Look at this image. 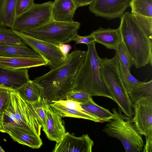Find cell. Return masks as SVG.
Listing matches in <instances>:
<instances>
[{
    "mask_svg": "<svg viewBox=\"0 0 152 152\" xmlns=\"http://www.w3.org/2000/svg\"><path fill=\"white\" fill-rule=\"evenodd\" d=\"M86 53L85 51L75 50L59 65L34 79L41 88L42 98L47 104L65 99L67 94L72 90L75 76Z\"/></svg>",
    "mask_w": 152,
    "mask_h": 152,
    "instance_id": "cell-1",
    "label": "cell"
},
{
    "mask_svg": "<svg viewBox=\"0 0 152 152\" xmlns=\"http://www.w3.org/2000/svg\"><path fill=\"white\" fill-rule=\"evenodd\" d=\"M119 27L122 41L137 69L152 64V30L145 29L137 22L133 15L124 13Z\"/></svg>",
    "mask_w": 152,
    "mask_h": 152,
    "instance_id": "cell-2",
    "label": "cell"
},
{
    "mask_svg": "<svg viewBox=\"0 0 152 152\" xmlns=\"http://www.w3.org/2000/svg\"><path fill=\"white\" fill-rule=\"evenodd\" d=\"M96 42H94L87 45L85 58L76 74L72 90L84 92L91 97L102 96L113 100L101 75L100 57L96 50Z\"/></svg>",
    "mask_w": 152,
    "mask_h": 152,
    "instance_id": "cell-3",
    "label": "cell"
},
{
    "mask_svg": "<svg viewBox=\"0 0 152 152\" xmlns=\"http://www.w3.org/2000/svg\"><path fill=\"white\" fill-rule=\"evenodd\" d=\"M3 125L4 130L14 129L40 137L42 125L33 105L16 90L11 91L10 103L3 113Z\"/></svg>",
    "mask_w": 152,
    "mask_h": 152,
    "instance_id": "cell-4",
    "label": "cell"
},
{
    "mask_svg": "<svg viewBox=\"0 0 152 152\" xmlns=\"http://www.w3.org/2000/svg\"><path fill=\"white\" fill-rule=\"evenodd\" d=\"M99 68L102 78L113 100L124 114L132 117L134 115L133 104L121 80L116 56L110 59L100 58Z\"/></svg>",
    "mask_w": 152,
    "mask_h": 152,
    "instance_id": "cell-5",
    "label": "cell"
},
{
    "mask_svg": "<svg viewBox=\"0 0 152 152\" xmlns=\"http://www.w3.org/2000/svg\"><path fill=\"white\" fill-rule=\"evenodd\" d=\"M113 118L110 119L102 131L109 137L120 141L126 152H140L144 146L141 135L131 122L132 117L123 114L119 109H112Z\"/></svg>",
    "mask_w": 152,
    "mask_h": 152,
    "instance_id": "cell-6",
    "label": "cell"
},
{
    "mask_svg": "<svg viewBox=\"0 0 152 152\" xmlns=\"http://www.w3.org/2000/svg\"><path fill=\"white\" fill-rule=\"evenodd\" d=\"M80 24L77 22H65L52 20L39 26L21 32L39 39L58 45L72 41Z\"/></svg>",
    "mask_w": 152,
    "mask_h": 152,
    "instance_id": "cell-7",
    "label": "cell"
},
{
    "mask_svg": "<svg viewBox=\"0 0 152 152\" xmlns=\"http://www.w3.org/2000/svg\"><path fill=\"white\" fill-rule=\"evenodd\" d=\"M53 2L35 4L29 10L17 16L11 29L22 31L42 25L53 20L52 16Z\"/></svg>",
    "mask_w": 152,
    "mask_h": 152,
    "instance_id": "cell-8",
    "label": "cell"
},
{
    "mask_svg": "<svg viewBox=\"0 0 152 152\" xmlns=\"http://www.w3.org/2000/svg\"><path fill=\"white\" fill-rule=\"evenodd\" d=\"M12 31L23 42L47 61V66L51 69L59 65L67 59V56L61 52L57 45L32 37L21 31Z\"/></svg>",
    "mask_w": 152,
    "mask_h": 152,
    "instance_id": "cell-9",
    "label": "cell"
},
{
    "mask_svg": "<svg viewBox=\"0 0 152 152\" xmlns=\"http://www.w3.org/2000/svg\"><path fill=\"white\" fill-rule=\"evenodd\" d=\"M133 104L131 121L134 128L140 135L152 137V96L142 97Z\"/></svg>",
    "mask_w": 152,
    "mask_h": 152,
    "instance_id": "cell-10",
    "label": "cell"
},
{
    "mask_svg": "<svg viewBox=\"0 0 152 152\" xmlns=\"http://www.w3.org/2000/svg\"><path fill=\"white\" fill-rule=\"evenodd\" d=\"M130 0H96L89 5V10L96 16L108 19L121 18L129 6Z\"/></svg>",
    "mask_w": 152,
    "mask_h": 152,
    "instance_id": "cell-11",
    "label": "cell"
},
{
    "mask_svg": "<svg viewBox=\"0 0 152 152\" xmlns=\"http://www.w3.org/2000/svg\"><path fill=\"white\" fill-rule=\"evenodd\" d=\"M56 142L53 152H91L94 145L88 134L77 137L68 132Z\"/></svg>",
    "mask_w": 152,
    "mask_h": 152,
    "instance_id": "cell-12",
    "label": "cell"
},
{
    "mask_svg": "<svg viewBox=\"0 0 152 152\" xmlns=\"http://www.w3.org/2000/svg\"><path fill=\"white\" fill-rule=\"evenodd\" d=\"M45 110L46 115L45 124L42 128L49 140L58 142L66 132L62 117L47 103Z\"/></svg>",
    "mask_w": 152,
    "mask_h": 152,
    "instance_id": "cell-13",
    "label": "cell"
},
{
    "mask_svg": "<svg viewBox=\"0 0 152 152\" xmlns=\"http://www.w3.org/2000/svg\"><path fill=\"white\" fill-rule=\"evenodd\" d=\"M29 69H11L0 66V87L18 89L30 80Z\"/></svg>",
    "mask_w": 152,
    "mask_h": 152,
    "instance_id": "cell-14",
    "label": "cell"
},
{
    "mask_svg": "<svg viewBox=\"0 0 152 152\" xmlns=\"http://www.w3.org/2000/svg\"><path fill=\"white\" fill-rule=\"evenodd\" d=\"M78 7L74 0H54L52 8V19L62 22H73L74 16Z\"/></svg>",
    "mask_w": 152,
    "mask_h": 152,
    "instance_id": "cell-15",
    "label": "cell"
},
{
    "mask_svg": "<svg viewBox=\"0 0 152 152\" xmlns=\"http://www.w3.org/2000/svg\"><path fill=\"white\" fill-rule=\"evenodd\" d=\"M91 34L94 37L95 42L104 45L108 49L115 50L123 41L119 28L117 29L99 28Z\"/></svg>",
    "mask_w": 152,
    "mask_h": 152,
    "instance_id": "cell-16",
    "label": "cell"
},
{
    "mask_svg": "<svg viewBox=\"0 0 152 152\" xmlns=\"http://www.w3.org/2000/svg\"><path fill=\"white\" fill-rule=\"evenodd\" d=\"M48 62L42 58L6 57L0 56V66L11 69L28 68L46 65Z\"/></svg>",
    "mask_w": 152,
    "mask_h": 152,
    "instance_id": "cell-17",
    "label": "cell"
},
{
    "mask_svg": "<svg viewBox=\"0 0 152 152\" xmlns=\"http://www.w3.org/2000/svg\"><path fill=\"white\" fill-rule=\"evenodd\" d=\"M0 56L6 57L42 58L26 45L21 46L0 43Z\"/></svg>",
    "mask_w": 152,
    "mask_h": 152,
    "instance_id": "cell-18",
    "label": "cell"
},
{
    "mask_svg": "<svg viewBox=\"0 0 152 152\" xmlns=\"http://www.w3.org/2000/svg\"><path fill=\"white\" fill-rule=\"evenodd\" d=\"M4 131L5 133L8 134L14 141L32 148H39L42 145L40 137L14 129H6Z\"/></svg>",
    "mask_w": 152,
    "mask_h": 152,
    "instance_id": "cell-19",
    "label": "cell"
},
{
    "mask_svg": "<svg viewBox=\"0 0 152 152\" xmlns=\"http://www.w3.org/2000/svg\"><path fill=\"white\" fill-rule=\"evenodd\" d=\"M16 0H0V26L11 28L16 17Z\"/></svg>",
    "mask_w": 152,
    "mask_h": 152,
    "instance_id": "cell-20",
    "label": "cell"
},
{
    "mask_svg": "<svg viewBox=\"0 0 152 152\" xmlns=\"http://www.w3.org/2000/svg\"><path fill=\"white\" fill-rule=\"evenodd\" d=\"M16 91L25 101L31 104L37 102L42 98V89L34 80H30Z\"/></svg>",
    "mask_w": 152,
    "mask_h": 152,
    "instance_id": "cell-21",
    "label": "cell"
},
{
    "mask_svg": "<svg viewBox=\"0 0 152 152\" xmlns=\"http://www.w3.org/2000/svg\"><path fill=\"white\" fill-rule=\"evenodd\" d=\"M80 105L86 113L95 117L100 122H107L113 116V113L109 110L96 104L92 97L86 103H81Z\"/></svg>",
    "mask_w": 152,
    "mask_h": 152,
    "instance_id": "cell-22",
    "label": "cell"
},
{
    "mask_svg": "<svg viewBox=\"0 0 152 152\" xmlns=\"http://www.w3.org/2000/svg\"><path fill=\"white\" fill-rule=\"evenodd\" d=\"M49 104L62 117H70L81 118L91 120L95 122H100L99 120L97 118L84 111L69 108L56 102H53Z\"/></svg>",
    "mask_w": 152,
    "mask_h": 152,
    "instance_id": "cell-23",
    "label": "cell"
},
{
    "mask_svg": "<svg viewBox=\"0 0 152 152\" xmlns=\"http://www.w3.org/2000/svg\"><path fill=\"white\" fill-rule=\"evenodd\" d=\"M127 93L133 104L137 99L142 97L152 96V80L147 82H142L133 87Z\"/></svg>",
    "mask_w": 152,
    "mask_h": 152,
    "instance_id": "cell-24",
    "label": "cell"
},
{
    "mask_svg": "<svg viewBox=\"0 0 152 152\" xmlns=\"http://www.w3.org/2000/svg\"><path fill=\"white\" fill-rule=\"evenodd\" d=\"M131 13L152 17V0H131Z\"/></svg>",
    "mask_w": 152,
    "mask_h": 152,
    "instance_id": "cell-25",
    "label": "cell"
},
{
    "mask_svg": "<svg viewBox=\"0 0 152 152\" xmlns=\"http://www.w3.org/2000/svg\"><path fill=\"white\" fill-rule=\"evenodd\" d=\"M0 43L21 46L26 45L11 28L5 27H0Z\"/></svg>",
    "mask_w": 152,
    "mask_h": 152,
    "instance_id": "cell-26",
    "label": "cell"
},
{
    "mask_svg": "<svg viewBox=\"0 0 152 152\" xmlns=\"http://www.w3.org/2000/svg\"><path fill=\"white\" fill-rule=\"evenodd\" d=\"M118 65L121 80L127 92L133 87L142 82L134 77L118 59Z\"/></svg>",
    "mask_w": 152,
    "mask_h": 152,
    "instance_id": "cell-27",
    "label": "cell"
},
{
    "mask_svg": "<svg viewBox=\"0 0 152 152\" xmlns=\"http://www.w3.org/2000/svg\"><path fill=\"white\" fill-rule=\"evenodd\" d=\"M115 51V55L118 61L130 72V68L133 64L131 58L123 41L119 44Z\"/></svg>",
    "mask_w": 152,
    "mask_h": 152,
    "instance_id": "cell-28",
    "label": "cell"
},
{
    "mask_svg": "<svg viewBox=\"0 0 152 152\" xmlns=\"http://www.w3.org/2000/svg\"><path fill=\"white\" fill-rule=\"evenodd\" d=\"M46 103L42 98L40 101L31 104L41 123L42 127L44 126L45 124L46 118L45 107Z\"/></svg>",
    "mask_w": 152,
    "mask_h": 152,
    "instance_id": "cell-29",
    "label": "cell"
},
{
    "mask_svg": "<svg viewBox=\"0 0 152 152\" xmlns=\"http://www.w3.org/2000/svg\"><path fill=\"white\" fill-rule=\"evenodd\" d=\"M12 89L0 87V113H4L10 103Z\"/></svg>",
    "mask_w": 152,
    "mask_h": 152,
    "instance_id": "cell-30",
    "label": "cell"
},
{
    "mask_svg": "<svg viewBox=\"0 0 152 152\" xmlns=\"http://www.w3.org/2000/svg\"><path fill=\"white\" fill-rule=\"evenodd\" d=\"M91 97V96L89 95L84 92L72 90L67 94L65 99L84 103L87 102Z\"/></svg>",
    "mask_w": 152,
    "mask_h": 152,
    "instance_id": "cell-31",
    "label": "cell"
},
{
    "mask_svg": "<svg viewBox=\"0 0 152 152\" xmlns=\"http://www.w3.org/2000/svg\"><path fill=\"white\" fill-rule=\"evenodd\" d=\"M35 4L34 0H16V17L29 10Z\"/></svg>",
    "mask_w": 152,
    "mask_h": 152,
    "instance_id": "cell-32",
    "label": "cell"
},
{
    "mask_svg": "<svg viewBox=\"0 0 152 152\" xmlns=\"http://www.w3.org/2000/svg\"><path fill=\"white\" fill-rule=\"evenodd\" d=\"M53 102H56L69 108L84 111L80 105L81 103L72 100L64 99Z\"/></svg>",
    "mask_w": 152,
    "mask_h": 152,
    "instance_id": "cell-33",
    "label": "cell"
},
{
    "mask_svg": "<svg viewBox=\"0 0 152 152\" xmlns=\"http://www.w3.org/2000/svg\"><path fill=\"white\" fill-rule=\"evenodd\" d=\"M72 40L76 42V44H84L87 45L95 42L94 37L90 34L86 36H81L77 34L73 38Z\"/></svg>",
    "mask_w": 152,
    "mask_h": 152,
    "instance_id": "cell-34",
    "label": "cell"
},
{
    "mask_svg": "<svg viewBox=\"0 0 152 152\" xmlns=\"http://www.w3.org/2000/svg\"><path fill=\"white\" fill-rule=\"evenodd\" d=\"M57 46L61 52L66 56L72 48L71 45L68 44L61 43Z\"/></svg>",
    "mask_w": 152,
    "mask_h": 152,
    "instance_id": "cell-35",
    "label": "cell"
},
{
    "mask_svg": "<svg viewBox=\"0 0 152 152\" xmlns=\"http://www.w3.org/2000/svg\"><path fill=\"white\" fill-rule=\"evenodd\" d=\"M145 138L146 143L143 148V152H152V137Z\"/></svg>",
    "mask_w": 152,
    "mask_h": 152,
    "instance_id": "cell-36",
    "label": "cell"
},
{
    "mask_svg": "<svg viewBox=\"0 0 152 152\" xmlns=\"http://www.w3.org/2000/svg\"><path fill=\"white\" fill-rule=\"evenodd\" d=\"M96 0H74L77 7H83L90 5Z\"/></svg>",
    "mask_w": 152,
    "mask_h": 152,
    "instance_id": "cell-37",
    "label": "cell"
},
{
    "mask_svg": "<svg viewBox=\"0 0 152 152\" xmlns=\"http://www.w3.org/2000/svg\"><path fill=\"white\" fill-rule=\"evenodd\" d=\"M3 113H0V132L5 133L3 125Z\"/></svg>",
    "mask_w": 152,
    "mask_h": 152,
    "instance_id": "cell-38",
    "label": "cell"
},
{
    "mask_svg": "<svg viewBox=\"0 0 152 152\" xmlns=\"http://www.w3.org/2000/svg\"><path fill=\"white\" fill-rule=\"evenodd\" d=\"M0 152H4V151L0 145Z\"/></svg>",
    "mask_w": 152,
    "mask_h": 152,
    "instance_id": "cell-39",
    "label": "cell"
},
{
    "mask_svg": "<svg viewBox=\"0 0 152 152\" xmlns=\"http://www.w3.org/2000/svg\"></svg>",
    "mask_w": 152,
    "mask_h": 152,
    "instance_id": "cell-40",
    "label": "cell"
}]
</instances>
